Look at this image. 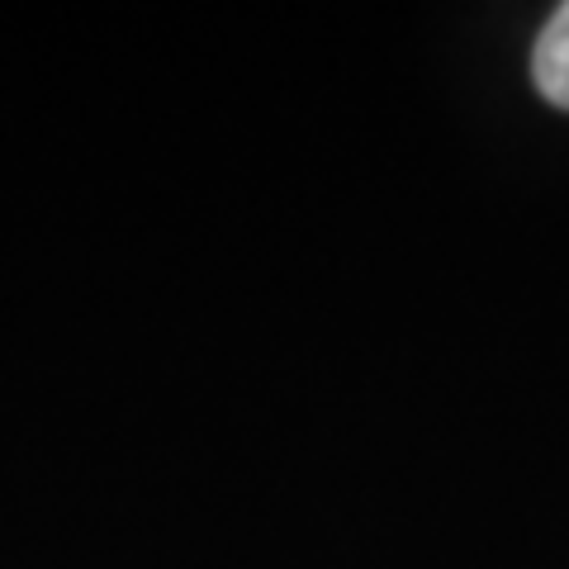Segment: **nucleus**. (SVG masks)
Masks as SVG:
<instances>
[{
  "label": "nucleus",
  "mask_w": 569,
  "mask_h": 569,
  "mask_svg": "<svg viewBox=\"0 0 569 569\" xmlns=\"http://www.w3.org/2000/svg\"><path fill=\"white\" fill-rule=\"evenodd\" d=\"M531 77L556 110H569V6H560L546 20L537 52H531Z\"/></svg>",
  "instance_id": "obj_1"
}]
</instances>
